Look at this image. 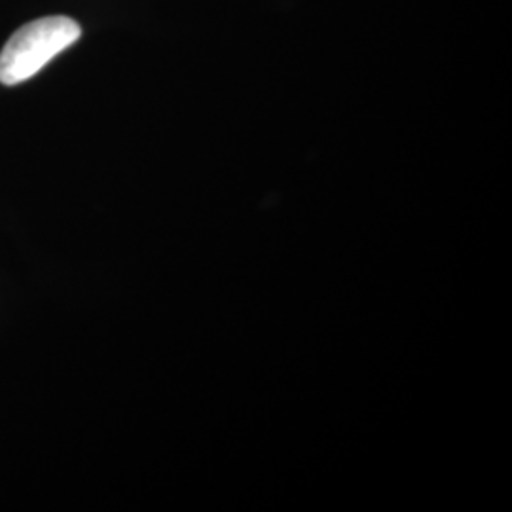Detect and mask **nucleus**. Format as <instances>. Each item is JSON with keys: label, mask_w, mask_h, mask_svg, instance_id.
Here are the masks:
<instances>
[{"label": "nucleus", "mask_w": 512, "mask_h": 512, "mask_svg": "<svg viewBox=\"0 0 512 512\" xmlns=\"http://www.w3.org/2000/svg\"><path fill=\"white\" fill-rule=\"evenodd\" d=\"M82 35L80 25L65 16L31 21L18 29L0 52V82L16 86L44 69Z\"/></svg>", "instance_id": "nucleus-1"}]
</instances>
